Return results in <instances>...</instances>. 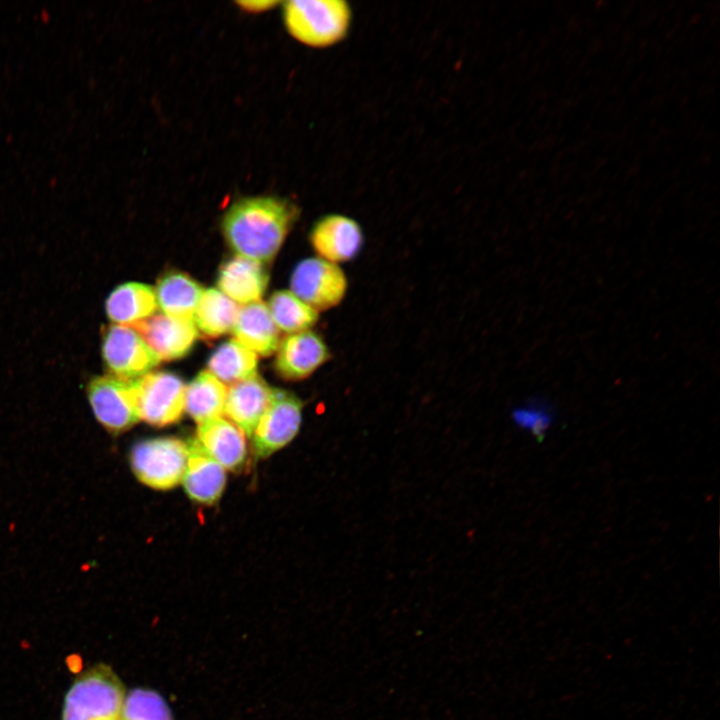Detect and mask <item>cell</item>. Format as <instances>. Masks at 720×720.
Listing matches in <instances>:
<instances>
[{
    "instance_id": "cell-1",
    "label": "cell",
    "mask_w": 720,
    "mask_h": 720,
    "mask_svg": "<svg viewBox=\"0 0 720 720\" xmlns=\"http://www.w3.org/2000/svg\"><path fill=\"white\" fill-rule=\"evenodd\" d=\"M299 213L297 204L285 197L245 196L225 211L222 232L239 256L267 263L277 254Z\"/></svg>"
},
{
    "instance_id": "cell-2",
    "label": "cell",
    "mask_w": 720,
    "mask_h": 720,
    "mask_svg": "<svg viewBox=\"0 0 720 720\" xmlns=\"http://www.w3.org/2000/svg\"><path fill=\"white\" fill-rule=\"evenodd\" d=\"M353 9L345 0H290L282 3L287 32L311 48H329L344 41L352 27Z\"/></svg>"
},
{
    "instance_id": "cell-3",
    "label": "cell",
    "mask_w": 720,
    "mask_h": 720,
    "mask_svg": "<svg viewBox=\"0 0 720 720\" xmlns=\"http://www.w3.org/2000/svg\"><path fill=\"white\" fill-rule=\"evenodd\" d=\"M125 687L113 669L94 664L78 674L65 694L61 720H121Z\"/></svg>"
},
{
    "instance_id": "cell-4",
    "label": "cell",
    "mask_w": 720,
    "mask_h": 720,
    "mask_svg": "<svg viewBox=\"0 0 720 720\" xmlns=\"http://www.w3.org/2000/svg\"><path fill=\"white\" fill-rule=\"evenodd\" d=\"M129 459L140 482L154 489H170L182 481L188 444L172 437L139 441L132 447Z\"/></svg>"
},
{
    "instance_id": "cell-5",
    "label": "cell",
    "mask_w": 720,
    "mask_h": 720,
    "mask_svg": "<svg viewBox=\"0 0 720 720\" xmlns=\"http://www.w3.org/2000/svg\"><path fill=\"white\" fill-rule=\"evenodd\" d=\"M87 395L97 421L112 434L123 433L140 421L136 380L96 376L88 383Z\"/></svg>"
},
{
    "instance_id": "cell-6",
    "label": "cell",
    "mask_w": 720,
    "mask_h": 720,
    "mask_svg": "<svg viewBox=\"0 0 720 720\" xmlns=\"http://www.w3.org/2000/svg\"><path fill=\"white\" fill-rule=\"evenodd\" d=\"M291 292L317 312L339 305L348 290L343 269L320 257L306 258L294 268Z\"/></svg>"
},
{
    "instance_id": "cell-7",
    "label": "cell",
    "mask_w": 720,
    "mask_h": 720,
    "mask_svg": "<svg viewBox=\"0 0 720 720\" xmlns=\"http://www.w3.org/2000/svg\"><path fill=\"white\" fill-rule=\"evenodd\" d=\"M101 351L111 376L126 380L143 377L161 361L140 334L125 325L112 324L103 329Z\"/></svg>"
},
{
    "instance_id": "cell-8",
    "label": "cell",
    "mask_w": 720,
    "mask_h": 720,
    "mask_svg": "<svg viewBox=\"0 0 720 720\" xmlns=\"http://www.w3.org/2000/svg\"><path fill=\"white\" fill-rule=\"evenodd\" d=\"M302 401L293 393L272 388L266 410L252 436L254 454L266 458L286 446L298 433Z\"/></svg>"
},
{
    "instance_id": "cell-9",
    "label": "cell",
    "mask_w": 720,
    "mask_h": 720,
    "mask_svg": "<svg viewBox=\"0 0 720 720\" xmlns=\"http://www.w3.org/2000/svg\"><path fill=\"white\" fill-rule=\"evenodd\" d=\"M140 420L153 426L177 422L184 411L185 385L170 372H153L136 379Z\"/></svg>"
},
{
    "instance_id": "cell-10",
    "label": "cell",
    "mask_w": 720,
    "mask_h": 720,
    "mask_svg": "<svg viewBox=\"0 0 720 720\" xmlns=\"http://www.w3.org/2000/svg\"><path fill=\"white\" fill-rule=\"evenodd\" d=\"M309 239L320 258L339 264L354 259L360 253L364 234L354 218L331 213L314 223Z\"/></svg>"
},
{
    "instance_id": "cell-11",
    "label": "cell",
    "mask_w": 720,
    "mask_h": 720,
    "mask_svg": "<svg viewBox=\"0 0 720 720\" xmlns=\"http://www.w3.org/2000/svg\"><path fill=\"white\" fill-rule=\"evenodd\" d=\"M136 330L161 360H176L192 349L198 331L193 321L154 314L129 326Z\"/></svg>"
},
{
    "instance_id": "cell-12",
    "label": "cell",
    "mask_w": 720,
    "mask_h": 720,
    "mask_svg": "<svg viewBox=\"0 0 720 720\" xmlns=\"http://www.w3.org/2000/svg\"><path fill=\"white\" fill-rule=\"evenodd\" d=\"M330 359V351L324 340L311 330L294 333L282 340L274 367L286 380H302L309 377Z\"/></svg>"
},
{
    "instance_id": "cell-13",
    "label": "cell",
    "mask_w": 720,
    "mask_h": 720,
    "mask_svg": "<svg viewBox=\"0 0 720 720\" xmlns=\"http://www.w3.org/2000/svg\"><path fill=\"white\" fill-rule=\"evenodd\" d=\"M195 441L224 469L236 470L245 461V434L228 419L218 417L199 424Z\"/></svg>"
},
{
    "instance_id": "cell-14",
    "label": "cell",
    "mask_w": 720,
    "mask_h": 720,
    "mask_svg": "<svg viewBox=\"0 0 720 720\" xmlns=\"http://www.w3.org/2000/svg\"><path fill=\"white\" fill-rule=\"evenodd\" d=\"M272 388L258 375L227 389L224 413L246 436H252L266 410Z\"/></svg>"
},
{
    "instance_id": "cell-15",
    "label": "cell",
    "mask_w": 720,
    "mask_h": 720,
    "mask_svg": "<svg viewBox=\"0 0 720 720\" xmlns=\"http://www.w3.org/2000/svg\"><path fill=\"white\" fill-rule=\"evenodd\" d=\"M182 482L192 500L206 505L213 504L223 493L225 469L193 439L188 443V459Z\"/></svg>"
},
{
    "instance_id": "cell-16",
    "label": "cell",
    "mask_w": 720,
    "mask_h": 720,
    "mask_svg": "<svg viewBox=\"0 0 720 720\" xmlns=\"http://www.w3.org/2000/svg\"><path fill=\"white\" fill-rule=\"evenodd\" d=\"M268 281L269 275L263 264L237 255L221 266L217 285L235 303L245 305L259 301Z\"/></svg>"
},
{
    "instance_id": "cell-17",
    "label": "cell",
    "mask_w": 720,
    "mask_h": 720,
    "mask_svg": "<svg viewBox=\"0 0 720 720\" xmlns=\"http://www.w3.org/2000/svg\"><path fill=\"white\" fill-rule=\"evenodd\" d=\"M232 331L237 342L261 356L273 354L279 346V329L260 300L239 309Z\"/></svg>"
},
{
    "instance_id": "cell-18",
    "label": "cell",
    "mask_w": 720,
    "mask_h": 720,
    "mask_svg": "<svg viewBox=\"0 0 720 720\" xmlns=\"http://www.w3.org/2000/svg\"><path fill=\"white\" fill-rule=\"evenodd\" d=\"M154 291L163 314L193 321L203 289L189 275L179 271L168 272L158 280Z\"/></svg>"
},
{
    "instance_id": "cell-19",
    "label": "cell",
    "mask_w": 720,
    "mask_h": 720,
    "mask_svg": "<svg viewBox=\"0 0 720 720\" xmlns=\"http://www.w3.org/2000/svg\"><path fill=\"white\" fill-rule=\"evenodd\" d=\"M156 309L154 289L139 282H126L117 286L105 302L108 318L125 326H131L154 315Z\"/></svg>"
},
{
    "instance_id": "cell-20",
    "label": "cell",
    "mask_w": 720,
    "mask_h": 720,
    "mask_svg": "<svg viewBox=\"0 0 720 720\" xmlns=\"http://www.w3.org/2000/svg\"><path fill=\"white\" fill-rule=\"evenodd\" d=\"M226 396V386L211 372L201 371L185 387L184 409L199 425L221 417Z\"/></svg>"
},
{
    "instance_id": "cell-21",
    "label": "cell",
    "mask_w": 720,
    "mask_h": 720,
    "mask_svg": "<svg viewBox=\"0 0 720 720\" xmlns=\"http://www.w3.org/2000/svg\"><path fill=\"white\" fill-rule=\"evenodd\" d=\"M239 307L220 290H204L196 308L193 322L208 338H216L231 331L235 325Z\"/></svg>"
},
{
    "instance_id": "cell-22",
    "label": "cell",
    "mask_w": 720,
    "mask_h": 720,
    "mask_svg": "<svg viewBox=\"0 0 720 720\" xmlns=\"http://www.w3.org/2000/svg\"><path fill=\"white\" fill-rule=\"evenodd\" d=\"M257 355L231 339L216 348L208 360L211 372L223 384H235L257 375Z\"/></svg>"
},
{
    "instance_id": "cell-23",
    "label": "cell",
    "mask_w": 720,
    "mask_h": 720,
    "mask_svg": "<svg viewBox=\"0 0 720 720\" xmlns=\"http://www.w3.org/2000/svg\"><path fill=\"white\" fill-rule=\"evenodd\" d=\"M267 306L277 328L290 334L309 330L319 318L315 309L288 290L274 292Z\"/></svg>"
},
{
    "instance_id": "cell-24",
    "label": "cell",
    "mask_w": 720,
    "mask_h": 720,
    "mask_svg": "<svg viewBox=\"0 0 720 720\" xmlns=\"http://www.w3.org/2000/svg\"><path fill=\"white\" fill-rule=\"evenodd\" d=\"M121 720H173V716L159 693L147 688H134L125 694Z\"/></svg>"
},
{
    "instance_id": "cell-25",
    "label": "cell",
    "mask_w": 720,
    "mask_h": 720,
    "mask_svg": "<svg viewBox=\"0 0 720 720\" xmlns=\"http://www.w3.org/2000/svg\"><path fill=\"white\" fill-rule=\"evenodd\" d=\"M513 418L517 424L530 430L535 436L542 435L552 422L550 411L537 403L515 410Z\"/></svg>"
},
{
    "instance_id": "cell-26",
    "label": "cell",
    "mask_w": 720,
    "mask_h": 720,
    "mask_svg": "<svg viewBox=\"0 0 720 720\" xmlns=\"http://www.w3.org/2000/svg\"><path fill=\"white\" fill-rule=\"evenodd\" d=\"M236 4L242 9L247 12H263L266 10H269L273 8L275 5H279L280 3L277 1H243V2H236Z\"/></svg>"
}]
</instances>
